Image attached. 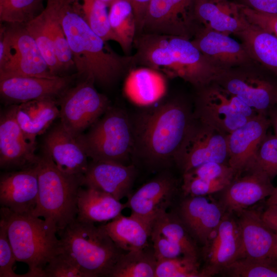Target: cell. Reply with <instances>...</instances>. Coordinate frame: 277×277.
Here are the masks:
<instances>
[{"instance_id": "1", "label": "cell", "mask_w": 277, "mask_h": 277, "mask_svg": "<svg viewBox=\"0 0 277 277\" xmlns=\"http://www.w3.org/2000/svg\"><path fill=\"white\" fill-rule=\"evenodd\" d=\"M133 45L134 65L181 78L199 89L214 82L224 71L184 37L141 33L136 35Z\"/></svg>"}, {"instance_id": "2", "label": "cell", "mask_w": 277, "mask_h": 277, "mask_svg": "<svg viewBox=\"0 0 277 277\" xmlns=\"http://www.w3.org/2000/svg\"><path fill=\"white\" fill-rule=\"evenodd\" d=\"M62 24L78 76L103 86L112 84L134 65L132 56L114 52L87 24L79 0H69Z\"/></svg>"}, {"instance_id": "3", "label": "cell", "mask_w": 277, "mask_h": 277, "mask_svg": "<svg viewBox=\"0 0 277 277\" xmlns=\"http://www.w3.org/2000/svg\"><path fill=\"white\" fill-rule=\"evenodd\" d=\"M193 121L187 107L176 101L143 112L132 124L133 155L153 167L175 163Z\"/></svg>"}, {"instance_id": "4", "label": "cell", "mask_w": 277, "mask_h": 277, "mask_svg": "<svg viewBox=\"0 0 277 277\" xmlns=\"http://www.w3.org/2000/svg\"><path fill=\"white\" fill-rule=\"evenodd\" d=\"M0 215L16 261L29 267L24 277H45L46 265L63 252L57 228L31 213H17L1 207Z\"/></svg>"}, {"instance_id": "5", "label": "cell", "mask_w": 277, "mask_h": 277, "mask_svg": "<svg viewBox=\"0 0 277 277\" xmlns=\"http://www.w3.org/2000/svg\"><path fill=\"white\" fill-rule=\"evenodd\" d=\"M36 167L38 197L32 214L53 224L58 231L63 230L77 217V195L83 175L63 172L44 150Z\"/></svg>"}, {"instance_id": "6", "label": "cell", "mask_w": 277, "mask_h": 277, "mask_svg": "<svg viewBox=\"0 0 277 277\" xmlns=\"http://www.w3.org/2000/svg\"><path fill=\"white\" fill-rule=\"evenodd\" d=\"M63 251L69 255L87 277L109 276L124 252L102 225L76 219L57 232Z\"/></svg>"}, {"instance_id": "7", "label": "cell", "mask_w": 277, "mask_h": 277, "mask_svg": "<svg viewBox=\"0 0 277 277\" xmlns=\"http://www.w3.org/2000/svg\"><path fill=\"white\" fill-rule=\"evenodd\" d=\"M92 161L127 163L134 150L132 124L127 114L109 107L86 134L77 137Z\"/></svg>"}, {"instance_id": "8", "label": "cell", "mask_w": 277, "mask_h": 277, "mask_svg": "<svg viewBox=\"0 0 277 277\" xmlns=\"http://www.w3.org/2000/svg\"><path fill=\"white\" fill-rule=\"evenodd\" d=\"M7 25H1L0 28V80L15 76H58L51 72L25 26Z\"/></svg>"}, {"instance_id": "9", "label": "cell", "mask_w": 277, "mask_h": 277, "mask_svg": "<svg viewBox=\"0 0 277 277\" xmlns=\"http://www.w3.org/2000/svg\"><path fill=\"white\" fill-rule=\"evenodd\" d=\"M258 114L238 96L213 82L199 88L193 116L228 134Z\"/></svg>"}, {"instance_id": "10", "label": "cell", "mask_w": 277, "mask_h": 277, "mask_svg": "<svg viewBox=\"0 0 277 277\" xmlns=\"http://www.w3.org/2000/svg\"><path fill=\"white\" fill-rule=\"evenodd\" d=\"M88 79L69 88L57 100L62 127L77 137L91 126L110 107L107 97L97 91Z\"/></svg>"}, {"instance_id": "11", "label": "cell", "mask_w": 277, "mask_h": 277, "mask_svg": "<svg viewBox=\"0 0 277 277\" xmlns=\"http://www.w3.org/2000/svg\"><path fill=\"white\" fill-rule=\"evenodd\" d=\"M227 135L193 117L175 163L183 173L207 163L228 165Z\"/></svg>"}, {"instance_id": "12", "label": "cell", "mask_w": 277, "mask_h": 277, "mask_svg": "<svg viewBox=\"0 0 277 277\" xmlns=\"http://www.w3.org/2000/svg\"><path fill=\"white\" fill-rule=\"evenodd\" d=\"M194 2L195 0H151L137 34L170 35L191 39L200 28L194 16Z\"/></svg>"}, {"instance_id": "13", "label": "cell", "mask_w": 277, "mask_h": 277, "mask_svg": "<svg viewBox=\"0 0 277 277\" xmlns=\"http://www.w3.org/2000/svg\"><path fill=\"white\" fill-rule=\"evenodd\" d=\"M204 277L217 274L226 266L244 257V249L236 214L226 212L220 224L200 249Z\"/></svg>"}, {"instance_id": "14", "label": "cell", "mask_w": 277, "mask_h": 277, "mask_svg": "<svg viewBox=\"0 0 277 277\" xmlns=\"http://www.w3.org/2000/svg\"><path fill=\"white\" fill-rule=\"evenodd\" d=\"M247 66L227 70L214 82L238 96L259 114L266 116L274 102L277 101L275 88L262 75L247 69Z\"/></svg>"}, {"instance_id": "15", "label": "cell", "mask_w": 277, "mask_h": 277, "mask_svg": "<svg viewBox=\"0 0 277 277\" xmlns=\"http://www.w3.org/2000/svg\"><path fill=\"white\" fill-rule=\"evenodd\" d=\"M16 105H11L0 117V167L20 170L35 165L36 142L30 140L16 118Z\"/></svg>"}, {"instance_id": "16", "label": "cell", "mask_w": 277, "mask_h": 277, "mask_svg": "<svg viewBox=\"0 0 277 277\" xmlns=\"http://www.w3.org/2000/svg\"><path fill=\"white\" fill-rule=\"evenodd\" d=\"M77 73L54 78L15 76L0 80L1 97L12 105L34 100L58 97L71 87Z\"/></svg>"}, {"instance_id": "17", "label": "cell", "mask_w": 277, "mask_h": 277, "mask_svg": "<svg viewBox=\"0 0 277 277\" xmlns=\"http://www.w3.org/2000/svg\"><path fill=\"white\" fill-rule=\"evenodd\" d=\"M274 188L266 173L259 169H250L235 175L219 192L218 200L226 212L235 213L269 197Z\"/></svg>"}, {"instance_id": "18", "label": "cell", "mask_w": 277, "mask_h": 277, "mask_svg": "<svg viewBox=\"0 0 277 277\" xmlns=\"http://www.w3.org/2000/svg\"><path fill=\"white\" fill-rule=\"evenodd\" d=\"M177 190L176 180L169 174H162L131 193L125 204L132 214L153 225L155 220L171 206Z\"/></svg>"}, {"instance_id": "19", "label": "cell", "mask_w": 277, "mask_h": 277, "mask_svg": "<svg viewBox=\"0 0 277 277\" xmlns=\"http://www.w3.org/2000/svg\"><path fill=\"white\" fill-rule=\"evenodd\" d=\"M226 211L212 195L185 196L176 214L197 243L204 245Z\"/></svg>"}, {"instance_id": "20", "label": "cell", "mask_w": 277, "mask_h": 277, "mask_svg": "<svg viewBox=\"0 0 277 277\" xmlns=\"http://www.w3.org/2000/svg\"><path fill=\"white\" fill-rule=\"evenodd\" d=\"M191 40L214 66L223 70L255 63L244 45L229 35L200 27Z\"/></svg>"}, {"instance_id": "21", "label": "cell", "mask_w": 277, "mask_h": 277, "mask_svg": "<svg viewBox=\"0 0 277 277\" xmlns=\"http://www.w3.org/2000/svg\"><path fill=\"white\" fill-rule=\"evenodd\" d=\"M38 191L36 164L1 176V207L17 213L32 214L37 205Z\"/></svg>"}, {"instance_id": "22", "label": "cell", "mask_w": 277, "mask_h": 277, "mask_svg": "<svg viewBox=\"0 0 277 277\" xmlns=\"http://www.w3.org/2000/svg\"><path fill=\"white\" fill-rule=\"evenodd\" d=\"M270 125L266 116L259 114L227 134L228 165L236 175L248 169Z\"/></svg>"}, {"instance_id": "23", "label": "cell", "mask_w": 277, "mask_h": 277, "mask_svg": "<svg viewBox=\"0 0 277 277\" xmlns=\"http://www.w3.org/2000/svg\"><path fill=\"white\" fill-rule=\"evenodd\" d=\"M136 175L133 165L92 161L82 177V185L108 193L117 200L128 197Z\"/></svg>"}, {"instance_id": "24", "label": "cell", "mask_w": 277, "mask_h": 277, "mask_svg": "<svg viewBox=\"0 0 277 277\" xmlns=\"http://www.w3.org/2000/svg\"><path fill=\"white\" fill-rule=\"evenodd\" d=\"M235 214L240 229L244 257L277 258V232L263 221L262 212L249 207Z\"/></svg>"}, {"instance_id": "25", "label": "cell", "mask_w": 277, "mask_h": 277, "mask_svg": "<svg viewBox=\"0 0 277 277\" xmlns=\"http://www.w3.org/2000/svg\"><path fill=\"white\" fill-rule=\"evenodd\" d=\"M43 150L63 172L83 176L89 162L87 154L77 137L69 133L60 123L46 136Z\"/></svg>"}, {"instance_id": "26", "label": "cell", "mask_w": 277, "mask_h": 277, "mask_svg": "<svg viewBox=\"0 0 277 277\" xmlns=\"http://www.w3.org/2000/svg\"><path fill=\"white\" fill-rule=\"evenodd\" d=\"M193 11L200 28L229 35L241 31L247 21L239 4L230 0H195Z\"/></svg>"}, {"instance_id": "27", "label": "cell", "mask_w": 277, "mask_h": 277, "mask_svg": "<svg viewBox=\"0 0 277 277\" xmlns=\"http://www.w3.org/2000/svg\"><path fill=\"white\" fill-rule=\"evenodd\" d=\"M236 175L228 164L207 163L183 173L184 196L213 195L225 189Z\"/></svg>"}, {"instance_id": "28", "label": "cell", "mask_w": 277, "mask_h": 277, "mask_svg": "<svg viewBox=\"0 0 277 277\" xmlns=\"http://www.w3.org/2000/svg\"><path fill=\"white\" fill-rule=\"evenodd\" d=\"M167 83L163 74L143 67L131 70L125 81L124 91L129 100L142 107L153 105L165 95Z\"/></svg>"}, {"instance_id": "29", "label": "cell", "mask_w": 277, "mask_h": 277, "mask_svg": "<svg viewBox=\"0 0 277 277\" xmlns=\"http://www.w3.org/2000/svg\"><path fill=\"white\" fill-rule=\"evenodd\" d=\"M108 234L124 251L138 250L148 247L152 225L135 215L120 214L102 225Z\"/></svg>"}, {"instance_id": "30", "label": "cell", "mask_w": 277, "mask_h": 277, "mask_svg": "<svg viewBox=\"0 0 277 277\" xmlns=\"http://www.w3.org/2000/svg\"><path fill=\"white\" fill-rule=\"evenodd\" d=\"M57 105L54 98L34 100L16 105V120L30 140L36 141V136L44 133L59 117Z\"/></svg>"}, {"instance_id": "31", "label": "cell", "mask_w": 277, "mask_h": 277, "mask_svg": "<svg viewBox=\"0 0 277 277\" xmlns=\"http://www.w3.org/2000/svg\"><path fill=\"white\" fill-rule=\"evenodd\" d=\"M82 187L77 195L78 220L93 223L111 221L127 207L126 204L108 193L92 187Z\"/></svg>"}, {"instance_id": "32", "label": "cell", "mask_w": 277, "mask_h": 277, "mask_svg": "<svg viewBox=\"0 0 277 277\" xmlns=\"http://www.w3.org/2000/svg\"><path fill=\"white\" fill-rule=\"evenodd\" d=\"M235 35L242 40V43L255 62L277 74L276 36L247 21L243 29Z\"/></svg>"}, {"instance_id": "33", "label": "cell", "mask_w": 277, "mask_h": 277, "mask_svg": "<svg viewBox=\"0 0 277 277\" xmlns=\"http://www.w3.org/2000/svg\"><path fill=\"white\" fill-rule=\"evenodd\" d=\"M151 232L157 233L179 247L185 256L197 260L200 258V249L176 213L165 212L154 221Z\"/></svg>"}, {"instance_id": "34", "label": "cell", "mask_w": 277, "mask_h": 277, "mask_svg": "<svg viewBox=\"0 0 277 277\" xmlns=\"http://www.w3.org/2000/svg\"><path fill=\"white\" fill-rule=\"evenodd\" d=\"M109 7V22L115 42L127 54L132 49L137 34L133 7L130 0H115Z\"/></svg>"}, {"instance_id": "35", "label": "cell", "mask_w": 277, "mask_h": 277, "mask_svg": "<svg viewBox=\"0 0 277 277\" xmlns=\"http://www.w3.org/2000/svg\"><path fill=\"white\" fill-rule=\"evenodd\" d=\"M69 0H48L45 7L49 19L55 56L62 72L74 66L73 55L64 31L62 18Z\"/></svg>"}, {"instance_id": "36", "label": "cell", "mask_w": 277, "mask_h": 277, "mask_svg": "<svg viewBox=\"0 0 277 277\" xmlns=\"http://www.w3.org/2000/svg\"><path fill=\"white\" fill-rule=\"evenodd\" d=\"M148 247L124 252L113 267L111 277H155L157 260Z\"/></svg>"}, {"instance_id": "37", "label": "cell", "mask_w": 277, "mask_h": 277, "mask_svg": "<svg viewBox=\"0 0 277 277\" xmlns=\"http://www.w3.org/2000/svg\"><path fill=\"white\" fill-rule=\"evenodd\" d=\"M220 274L229 277H277V258H240Z\"/></svg>"}, {"instance_id": "38", "label": "cell", "mask_w": 277, "mask_h": 277, "mask_svg": "<svg viewBox=\"0 0 277 277\" xmlns=\"http://www.w3.org/2000/svg\"><path fill=\"white\" fill-rule=\"evenodd\" d=\"M44 0H0V20L9 25H26L44 9Z\"/></svg>"}, {"instance_id": "39", "label": "cell", "mask_w": 277, "mask_h": 277, "mask_svg": "<svg viewBox=\"0 0 277 277\" xmlns=\"http://www.w3.org/2000/svg\"><path fill=\"white\" fill-rule=\"evenodd\" d=\"M84 17L91 30L105 42H115L109 18L108 6L100 0H82Z\"/></svg>"}, {"instance_id": "40", "label": "cell", "mask_w": 277, "mask_h": 277, "mask_svg": "<svg viewBox=\"0 0 277 277\" xmlns=\"http://www.w3.org/2000/svg\"><path fill=\"white\" fill-rule=\"evenodd\" d=\"M155 277H204L199 260L182 255L157 261Z\"/></svg>"}, {"instance_id": "41", "label": "cell", "mask_w": 277, "mask_h": 277, "mask_svg": "<svg viewBox=\"0 0 277 277\" xmlns=\"http://www.w3.org/2000/svg\"><path fill=\"white\" fill-rule=\"evenodd\" d=\"M250 169L264 172L271 180L277 175V136H265L246 170Z\"/></svg>"}, {"instance_id": "42", "label": "cell", "mask_w": 277, "mask_h": 277, "mask_svg": "<svg viewBox=\"0 0 277 277\" xmlns=\"http://www.w3.org/2000/svg\"><path fill=\"white\" fill-rule=\"evenodd\" d=\"M44 271L45 277H87L75 261L63 251L48 263Z\"/></svg>"}, {"instance_id": "43", "label": "cell", "mask_w": 277, "mask_h": 277, "mask_svg": "<svg viewBox=\"0 0 277 277\" xmlns=\"http://www.w3.org/2000/svg\"><path fill=\"white\" fill-rule=\"evenodd\" d=\"M16 262L5 224L0 220V277H24L13 270Z\"/></svg>"}, {"instance_id": "44", "label": "cell", "mask_w": 277, "mask_h": 277, "mask_svg": "<svg viewBox=\"0 0 277 277\" xmlns=\"http://www.w3.org/2000/svg\"><path fill=\"white\" fill-rule=\"evenodd\" d=\"M246 20L277 37V14L260 12L239 4Z\"/></svg>"}, {"instance_id": "45", "label": "cell", "mask_w": 277, "mask_h": 277, "mask_svg": "<svg viewBox=\"0 0 277 277\" xmlns=\"http://www.w3.org/2000/svg\"><path fill=\"white\" fill-rule=\"evenodd\" d=\"M236 3L260 12L277 14V0H237Z\"/></svg>"}, {"instance_id": "46", "label": "cell", "mask_w": 277, "mask_h": 277, "mask_svg": "<svg viewBox=\"0 0 277 277\" xmlns=\"http://www.w3.org/2000/svg\"><path fill=\"white\" fill-rule=\"evenodd\" d=\"M151 0H130L134 10L137 25V34H138L143 17L148 5Z\"/></svg>"}, {"instance_id": "47", "label": "cell", "mask_w": 277, "mask_h": 277, "mask_svg": "<svg viewBox=\"0 0 277 277\" xmlns=\"http://www.w3.org/2000/svg\"><path fill=\"white\" fill-rule=\"evenodd\" d=\"M262 217L270 228L277 232V205L267 206L266 209L262 212Z\"/></svg>"}, {"instance_id": "48", "label": "cell", "mask_w": 277, "mask_h": 277, "mask_svg": "<svg viewBox=\"0 0 277 277\" xmlns=\"http://www.w3.org/2000/svg\"><path fill=\"white\" fill-rule=\"evenodd\" d=\"M266 206L277 205V186L274 188L273 193L266 200Z\"/></svg>"}, {"instance_id": "49", "label": "cell", "mask_w": 277, "mask_h": 277, "mask_svg": "<svg viewBox=\"0 0 277 277\" xmlns=\"http://www.w3.org/2000/svg\"><path fill=\"white\" fill-rule=\"evenodd\" d=\"M270 121L271 124L273 126L275 135L277 136V113L273 114Z\"/></svg>"}, {"instance_id": "50", "label": "cell", "mask_w": 277, "mask_h": 277, "mask_svg": "<svg viewBox=\"0 0 277 277\" xmlns=\"http://www.w3.org/2000/svg\"><path fill=\"white\" fill-rule=\"evenodd\" d=\"M103 2H104L105 3H106L108 6V7L110 6V5L115 0H100Z\"/></svg>"}, {"instance_id": "51", "label": "cell", "mask_w": 277, "mask_h": 277, "mask_svg": "<svg viewBox=\"0 0 277 277\" xmlns=\"http://www.w3.org/2000/svg\"></svg>"}]
</instances>
